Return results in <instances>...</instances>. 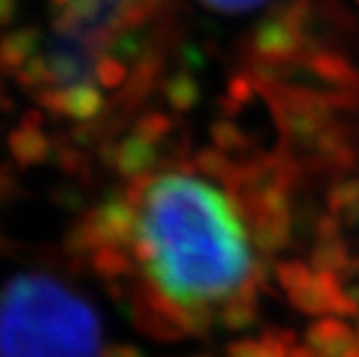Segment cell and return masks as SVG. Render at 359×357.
Listing matches in <instances>:
<instances>
[{"label": "cell", "instance_id": "3", "mask_svg": "<svg viewBox=\"0 0 359 357\" xmlns=\"http://www.w3.org/2000/svg\"><path fill=\"white\" fill-rule=\"evenodd\" d=\"M204 5L213 7L218 12H225V14H236V12H250L259 7L266 0H202Z\"/></svg>", "mask_w": 359, "mask_h": 357}, {"label": "cell", "instance_id": "2", "mask_svg": "<svg viewBox=\"0 0 359 357\" xmlns=\"http://www.w3.org/2000/svg\"><path fill=\"white\" fill-rule=\"evenodd\" d=\"M90 304L63 281L19 274L0 290V357H100Z\"/></svg>", "mask_w": 359, "mask_h": 357}, {"label": "cell", "instance_id": "4", "mask_svg": "<svg viewBox=\"0 0 359 357\" xmlns=\"http://www.w3.org/2000/svg\"><path fill=\"white\" fill-rule=\"evenodd\" d=\"M102 357H140L137 355L133 348H123V346H111V348H107L104 355Z\"/></svg>", "mask_w": 359, "mask_h": 357}, {"label": "cell", "instance_id": "1", "mask_svg": "<svg viewBox=\"0 0 359 357\" xmlns=\"http://www.w3.org/2000/svg\"><path fill=\"white\" fill-rule=\"evenodd\" d=\"M128 234L121 250L144 295L170 321L200 328L255 283V246L236 193L200 167L133 177L123 193Z\"/></svg>", "mask_w": 359, "mask_h": 357}]
</instances>
